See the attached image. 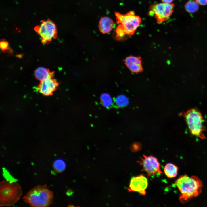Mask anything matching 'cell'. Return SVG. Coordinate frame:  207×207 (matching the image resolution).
<instances>
[{
    "instance_id": "obj_4",
    "label": "cell",
    "mask_w": 207,
    "mask_h": 207,
    "mask_svg": "<svg viewBox=\"0 0 207 207\" xmlns=\"http://www.w3.org/2000/svg\"><path fill=\"white\" fill-rule=\"evenodd\" d=\"M183 116L191 135L204 139L205 121L200 111L197 108H192L185 112Z\"/></svg>"
},
{
    "instance_id": "obj_16",
    "label": "cell",
    "mask_w": 207,
    "mask_h": 207,
    "mask_svg": "<svg viewBox=\"0 0 207 207\" xmlns=\"http://www.w3.org/2000/svg\"><path fill=\"white\" fill-rule=\"evenodd\" d=\"M186 11L189 13H193L197 11L199 8L198 3L195 1L187 2L184 6Z\"/></svg>"
},
{
    "instance_id": "obj_11",
    "label": "cell",
    "mask_w": 207,
    "mask_h": 207,
    "mask_svg": "<svg viewBox=\"0 0 207 207\" xmlns=\"http://www.w3.org/2000/svg\"><path fill=\"white\" fill-rule=\"evenodd\" d=\"M124 62L129 70L133 73L137 74L143 71L142 60L140 57L130 56L126 57Z\"/></svg>"
},
{
    "instance_id": "obj_17",
    "label": "cell",
    "mask_w": 207,
    "mask_h": 207,
    "mask_svg": "<svg viewBox=\"0 0 207 207\" xmlns=\"http://www.w3.org/2000/svg\"><path fill=\"white\" fill-rule=\"evenodd\" d=\"M115 102L118 106L123 107L129 104V99L126 96L124 95H121L116 97Z\"/></svg>"
},
{
    "instance_id": "obj_7",
    "label": "cell",
    "mask_w": 207,
    "mask_h": 207,
    "mask_svg": "<svg viewBox=\"0 0 207 207\" xmlns=\"http://www.w3.org/2000/svg\"><path fill=\"white\" fill-rule=\"evenodd\" d=\"M174 7V4L172 3L154 4L150 6L147 14L154 17L157 23L160 24L169 19L173 12Z\"/></svg>"
},
{
    "instance_id": "obj_12",
    "label": "cell",
    "mask_w": 207,
    "mask_h": 207,
    "mask_svg": "<svg viewBox=\"0 0 207 207\" xmlns=\"http://www.w3.org/2000/svg\"><path fill=\"white\" fill-rule=\"evenodd\" d=\"M34 74L36 78L40 81L50 78H53L55 72L43 67L37 68L34 71Z\"/></svg>"
},
{
    "instance_id": "obj_15",
    "label": "cell",
    "mask_w": 207,
    "mask_h": 207,
    "mask_svg": "<svg viewBox=\"0 0 207 207\" xmlns=\"http://www.w3.org/2000/svg\"><path fill=\"white\" fill-rule=\"evenodd\" d=\"M66 167L64 161L61 159L55 160L53 164V168L56 173H60L63 172L65 170Z\"/></svg>"
},
{
    "instance_id": "obj_1",
    "label": "cell",
    "mask_w": 207,
    "mask_h": 207,
    "mask_svg": "<svg viewBox=\"0 0 207 207\" xmlns=\"http://www.w3.org/2000/svg\"><path fill=\"white\" fill-rule=\"evenodd\" d=\"M174 185L181 193L179 200L182 204L199 195L203 187L202 183L198 177L193 176L190 177L186 175L181 176L175 181Z\"/></svg>"
},
{
    "instance_id": "obj_13",
    "label": "cell",
    "mask_w": 207,
    "mask_h": 207,
    "mask_svg": "<svg viewBox=\"0 0 207 207\" xmlns=\"http://www.w3.org/2000/svg\"><path fill=\"white\" fill-rule=\"evenodd\" d=\"M114 24L113 20L109 17H102L99 22V28L101 32L103 34H106L112 31Z\"/></svg>"
},
{
    "instance_id": "obj_22",
    "label": "cell",
    "mask_w": 207,
    "mask_h": 207,
    "mask_svg": "<svg viewBox=\"0 0 207 207\" xmlns=\"http://www.w3.org/2000/svg\"><path fill=\"white\" fill-rule=\"evenodd\" d=\"M66 193L67 195L70 196L73 193V191L72 190L69 189L67 191Z\"/></svg>"
},
{
    "instance_id": "obj_2",
    "label": "cell",
    "mask_w": 207,
    "mask_h": 207,
    "mask_svg": "<svg viewBox=\"0 0 207 207\" xmlns=\"http://www.w3.org/2000/svg\"><path fill=\"white\" fill-rule=\"evenodd\" d=\"M22 198L32 207H48L53 203V194L47 185H39L31 189Z\"/></svg>"
},
{
    "instance_id": "obj_18",
    "label": "cell",
    "mask_w": 207,
    "mask_h": 207,
    "mask_svg": "<svg viewBox=\"0 0 207 207\" xmlns=\"http://www.w3.org/2000/svg\"><path fill=\"white\" fill-rule=\"evenodd\" d=\"M101 103L106 107H109L112 104L113 101L110 95L107 93L102 94L101 97Z\"/></svg>"
},
{
    "instance_id": "obj_20",
    "label": "cell",
    "mask_w": 207,
    "mask_h": 207,
    "mask_svg": "<svg viewBox=\"0 0 207 207\" xmlns=\"http://www.w3.org/2000/svg\"><path fill=\"white\" fill-rule=\"evenodd\" d=\"M0 47L2 52L9 51V53H12V49L9 46V43L5 40H2L0 41Z\"/></svg>"
},
{
    "instance_id": "obj_14",
    "label": "cell",
    "mask_w": 207,
    "mask_h": 207,
    "mask_svg": "<svg viewBox=\"0 0 207 207\" xmlns=\"http://www.w3.org/2000/svg\"><path fill=\"white\" fill-rule=\"evenodd\" d=\"M178 169V168L174 164L171 163H168L165 166L164 172L168 178H171L177 176Z\"/></svg>"
},
{
    "instance_id": "obj_8",
    "label": "cell",
    "mask_w": 207,
    "mask_h": 207,
    "mask_svg": "<svg viewBox=\"0 0 207 207\" xmlns=\"http://www.w3.org/2000/svg\"><path fill=\"white\" fill-rule=\"evenodd\" d=\"M141 158V160L138 162L142 166L143 169L141 171L146 172L148 177L157 173H163L160 169V164L155 157L152 155H143V158Z\"/></svg>"
},
{
    "instance_id": "obj_5",
    "label": "cell",
    "mask_w": 207,
    "mask_h": 207,
    "mask_svg": "<svg viewBox=\"0 0 207 207\" xmlns=\"http://www.w3.org/2000/svg\"><path fill=\"white\" fill-rule=\"evenodd\" d=\"M115 15L117 23L119 24L127 37L133 35L142 22L141 18L135 15L133 11L124 14L116 12Z\"/></svg>"
},
{
    "instance_id": "obj_21",
    "label": "cell",
    "mask_w": 207,
    "mask_h": 207,
    "mask_svg": "<svg viewBox=\"0 0 207 207\" xmlns=\"http://www.w3.org/2000/svg\"><path fill=\"white\" fill-rule=\"evenodd\" d=\"M198 4L205 5L207 4V0H195Z\"/></svg>"
},
{
    "instance_id": "obj_23",
    "label": "cell",
    "mask_w": 207,
    "mask_h": 207,
    "mask_svg": "<svg viewBox=\"0 0 207 207\" xmlns=\"http://www.w3.org/2000/svg\"><path fill=\"white\" fill-rule=\"evenodd\" d=\"M174 0H161V1L164 3H171Z\"/></svg>"
},
{
    "instance_id": "obj_19",
    "label": "cell",
    "mask_w": 207,
    "mask_h": 207,
    "mask_svg": "<svg viewBox=\"0 0 207 207\" xmlns=\"http://www.w3.org/2000/svg\"><path fill=\"white\" fill-rule=\"evenodd\" d=\"M115 38L117 40H122L126 38V36L125 34L122 29L120 25H118L115 30Z\"/></svg>"
},
{
    "instance_id": "obj_3",
    "label": "cell",
    "mask_w": 207,
    "mask_h": 207,
    "mask_svg": "<svg viewBox=\"0 0 207 207\" xmlns=\"http://www.w3.org/2000/svg\"><path fill=\"white\" fill-rule=\"evenodd\" d=\"M22 194L20 185L16 182L5 180L0 183V206H9L16 203Z\"/></svg>"
},
{
    "instance_id": "obj_10",
    "label": "cell",
    "mask_w": 207,
    "mask_h": 207,
    "mask_svg": "<svg viewBox=\"0 0 207 207\" xmlns=\"http://www.w3.org/2000/svg\"><path fill=\"white\" fill-rule=\"evenodd\" d=\"M59 85V83L55 78L47 79L40 81L37 86V89L44 96H51L56 89Z\"/></svg>"
},
{
    "instance_id": "obj_6",
    "label": "cell",
    "mask_w": 207,
    "mask_h": 207,
    "mask_svg": "<svg viewBox=\"0 0 207 207\" xmlns=\"http://www.w3.org/2000/svg\"><path fill=\"white\" fill-rule=\"evenodd\" d=\"M35 31L40 37L43 44H48L57 37V31L55 24L48 19L41 20V23L34 28Z\"/></svg>"
},
{
    "instance_id": "obj_9",
    "label": "cell",
    "mask_w": 207,
    "mask_h": 207,
    "mask_svg": "<svg viewBox=\"0 0 207 207\" xmlns=\"http://www.w3.org/2000/svg\"><path fill=\"white\" fill-rule=\"evenodd\" d=\"M148 186L147 178L143 175L132 177L129 187L127 188L129 192H138L142 195L146 194L145 189Z\"/></svg>"
}]
</instances>
